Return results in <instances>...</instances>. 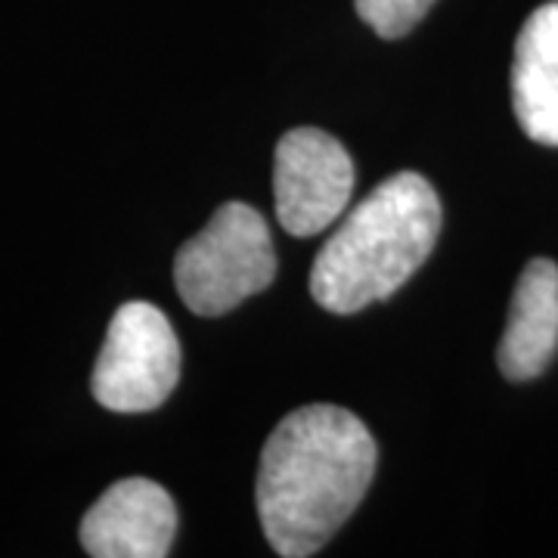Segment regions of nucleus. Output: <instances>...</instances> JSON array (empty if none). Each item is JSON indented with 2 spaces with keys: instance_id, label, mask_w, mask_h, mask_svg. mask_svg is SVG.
Masks as SVG:
<instances>
[{
  "instance_id": "obj_4",
  "label": "nucleus",
  "mask_w": 558,
  "mask_h": 558,
  "mask_svg": "<svg viewBox=\"0 0 558 558\" xmlns=\"http://www.w3.org/2000/svg\"><path fill=\"white\" fill-rule=\"evenodd\" d=\"M180 379V341L156 304L128 301L116 311L94 366V398L112 413H149Z\"/></svg>"
},
{
  "instance_id": "obj_5",
  "label": "nucleus",
  "mask_w": 558,
  "mask_h": 558,
  "mask_svg": "<svg viewBox=\"0 0 558 558\" xmlns=\"http://www.w3.org/2000/svg\"><path fill=\"white\" fill-rule=\"evenodd\" d=\"M354 193V161L319 128H295L277 143L274 202L292 236H317L344 215Z\"/></svg>"
},
{
  "instance_id": "obj_2",
  "label": "nucleus",
  "mask_w": 558,
  "mask_h": 558,
  "mask_svg": "<svg viewBox=\"0 0 558 558\" xmlns=\"http://www.w3.org/2000/svg\"><path fill=\"white\" fill-rule=\"evenodd\" d=\"M440 236L435 186L416 171L381 180L319 248L311 295L329 314H357L391 299L432 255Z\"/></svg>"
},
{
  "instance_id": "obj_7",
  "label": "nucleus",
  "mask_w": 558,
  "mask_h": 558,
  "mask_svg": "<svg viewBox=\"0 0 558 558\" xmlns=\"http://www.w3.org/2000/svg\"><path fill=\"white\" fill-rule=\"evenodd\" d=\"M558 348V267L534 258L521 270L497 363L512 381L537 379Z\"/></svg>"
},
{
  "instance_id": "obj_8",
  "label": "nucleus",
  "mask_w": 558,
  "mask_h": 558,
  "mask_svg": "<svg viewBox=\"0 0 558 558\" xmlns=\"http://www.w3.org/2000/svg\"><path fill=\"white\" fill-rule=\"evenodd\" d=\"M512 106L527 137L558 146V0L543 3L521 25L512 65Z\"/></svg>"
},
{
  "instance_id": "obj_6",
  "label": "nucleus",
  "mask_w": 558,
  "mask_h": 558,
  "mask_svg": "<svg viewBox=\"0 0 558 558\" xmlns=\"http://www.w3.org/2000/svg\"><path fill=\"white\" fill-rule=\"evenodd\" d=\"M174 534V499L149 478L112 484L81 521V546L94 558H165Z\"/></svg>"
},
{
  "instance_id": "obj_3",
  "label": "nucleus",
  "mask_w": 558,
  "mask_h": 558,
  "mask_svg": "<svg viewBox=\"0 0 558 558\" xmlns=\"http://www.w3.org/2000/svg\"><path fill=\"white\" fill-rule=\"evenodd\" d=\"M277 277L270 227L245 202H227L199 236L183 242L174 286L196 317H220L264 292Z\"/></svg>"
},
{
  "instance_id": "obj_1",
  "label": "nucleus",
  "mask_w": 558,
  "mask_h": 558,
  "mask_svg": "<svg viewBox=\"0 0 558 558\" xmlns=\"http://www.w3.org/2000/svg\"><path fill=\"white\" fill-rule=\"evenodd\" d=\"M376 475V440L354 413L311 403L279 422L260 450L255 502L282 558L319 553L354 515Z\"/></svg>"
},
{
  "instance_id": "obj_9",
  "label": "nucleus",
  "mask_w": 558,
  "mask_h": 558,
  "mask_svg": "<svg viewBox=\"0 0 558 558\" xmlns=\"http://www.w3.org/2000/svg\"><path fill=\"white\" fill-rule=\"evenodd\" d=\"M357 16L379 38H403L425 20V13L435 7V0H354Z\"/></svg>"
}]
</instances>
